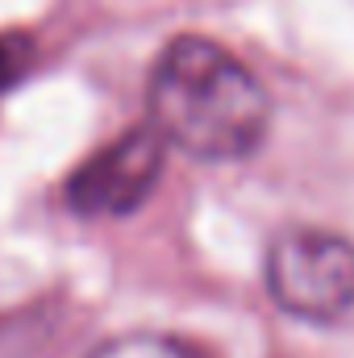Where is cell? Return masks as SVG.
Here are the masks:
<instances>
[{
  "label": "cell",
  "instance_id": "cell-1",
  "mask_svg": "<svg viewBox=\"0 0 354 358\" xmlns=\"http://www.w3.org/2000/svg\"><path fill=\"white\" fill-rule=\"evenodd\" d=\"M146 113L167 146L196 163H242L271 129V96L221 42L183 34L146 80Z\"/></svg>",
  "mask_w": 354,
  "mask_h": 358
},
{
  "label": "cell",
  "instance_id": "cell-3",
  "mask_svg": "<svg viewBox=\"0 0 354 358\" xmlns=\"http://www.w3.org/2000/svg\"><path fill=\"white\" fill-rule=\"evenodd\" d=\"M167 142L155 125H138L84 159L67 179V208L80 217H129L163 176Z\"/></svg>",
  "mask_w": 354,
  "mask_h": 358
},
{
  "label": "cell",
  "instance_id": "cell-4",
  "mask_svg": "<svg viewBox=\"0 0 354 358\" xmlns=\"http://www.w3.org/2000/svg\"><path fill=\"white\" fill-rule=\"evenodd\" d=\"M88 358H200V355L192 346L176 342V338H163V334H125V338L104 342Z\"/></svg>",
  "mask_w": 354,
  "mask_h": 358
},
{
  "label": "cell",
  "instance_id": "cell-5",
  "mask_svg": "<svg viewBox=\"0 0 354 358\" xmlns=\"http://www.w3.org/2000/svg\"><path fill=\"white\" fill-rule=\"evenodd\" d=\"M34 67V38L29 34H0V92L21 84Z\"/></svg>",
  "mask_w": 354,
  "mask_h": 358
},
{
  "label": "cell",
  "instance_id": "cell-2",
  "mask_svg": "<svg viewBox=\"0 0 354 358\" xmlns=\"http://www.w3.org/2000/svg\"><path fill=\"white\" fill-rule=\"evenodd\" d=\"M263 283L288 317L334 325L354 313V242L330 229H283L263 263Z\"/></svg>",
  "mask_w": 354,
  "mask_h": 358
}]
</instances>
